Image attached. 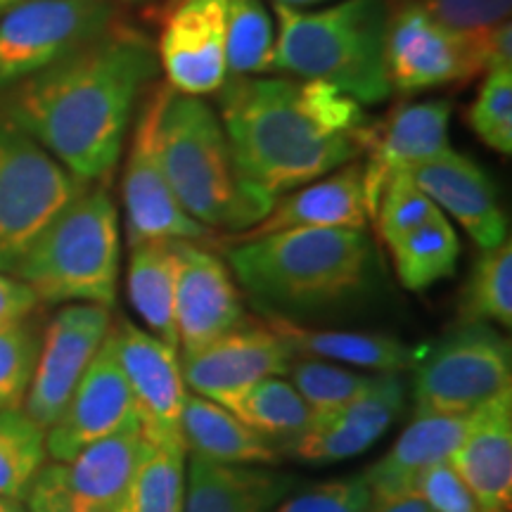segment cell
I'll use <instances>...</instances> for the list:
<instances>
[{
	"instance_id": "cell-1",
	"label": "cell",
	"mask_w": 512,
	"mask_h": 512,
	"mask_svg": "<svg viewBox=\"0 0 512 512\" xmlns=\"http://www.w3.org/2000/svg\"><path fill=\"white\" fill-rule=\"evenodd\" d=\"M159 55L140 31L112 24L74 53L8 88L3 110L69 174L100 183L117 169L128 124Z\"/></svg>"
},
{
	"instance_id": "cell-2",
	"label": "cell",
	"mask_w": 512,
	"mask_h": 512,
	"mask_svg": "<svg viewBox=\"0 0 512 512\" xmlns=\"http://www.w3.org/2000/svg\"><path fill=\"white\" fill-rule=\"evenodd\" d=\"M219 110L240 178L271 200L354 162L377 131L361 102L323 81L228 79Z\"/></svg>"
},
{
	"instance_id": "cell-3",
	"label": "cell",
	"mask_w": 512,
	"mask_h": 512,
	"mask_svg": "<svg viewBox=\"0 0 512 512\" xmlns=\"http://www.w3.org/2000/svg\"><path fill=\"white\" fill-rule=\"evenodd\" d=\"M273 8L278 17L273 72L330 83L361 105L389 98L384 0H342L313 12L283 3Z\"/></svg>"
},
{
	"instance_id": "cell-4",
	"label": "cell",
	"mask_w": 512,
	"mask_h": 512,
	"mask_svg": "<svg viewBox=\"0 0 512 512\" xmlns=\"http://www.w3.org/2000/svg\"><path fill=\"white\" fill-rule=\"evenodd\" d=\"M230 268L247 292L278 309H316L361 290L370 268L366 230L292 228L235 242Z\"/></svg>"
},
{
	"instance_id": "cell-5",
	"label": "cell",
	"mask_w": 512,
	"mask_h": 512,
	"mask_svg": "<svg viewBox=\"0 0 512 512\" xmlns=\"http://www.w3.org/2000/svg\"><path fill=\"white\" fill-rule=\"evenodd\" d=\"M159 152L176 200L209 230L245 233L271 211V197L242 181L221 117L207 102L171 91L159 121Z\"/></svg>"
},
{
	"instance_id": "cell-6",
	"label": "cell",
	"mask_w": 512,
	"mask_h": 512,
	"mask_svg": "<svg viewBox=\"0 0 512 512\" xmlns=\"http://www.w3.org/2000/svg\"><path fill=\"white\" fill-rule=\"evenodd\" d=\"M119 273V211L102 185H88L48 223L12 275L34 290L38 302L112 309Z\"/></svg>"
},
{
	"instance_id": "cell-7",
	"label": "cell",
	"mask_w": 512,
	"mask_h": 512,
	"mask_svg": "<svg viewBox=\"0 0 512 512\" xmlns=\"http://www.w3.org/2000/svg\"><path fill=\"white\" fill-rule=\"evenodd\" d=\"M88 185L0 110V273H15L38 235Z\"/></svg>"
},
{
	"instance_id": "cell-8",
	"label": "cell",
	"mask_w": 512,
	"mask_h": 512,
	"mask_svg": "<svg viewBox=\"0 0 512 512\" xmlns=\"http://www.w3.org/2000/svg\"><path fill=\"white\" fill-rule=\"evenodd\" d=\"M413 368L418 415H465L512 392L510 344L486 323H463Z\"/></svg>"
},
{
	"instance_id": "cell-9",
	"label": "cell",
	"mask_w": 512,
	"mask_h": 512,
	"mask_svg": "<svg viewBox=\"0 0 512 512\" xmlns=\"http://www.w3.org/2000/svg\"><path fill=\"white\" fill-rule=\"evenodd\" d=\"M174 88L155 83L138 102L131 150L124 171V209L128 247L145 242L207 240L211 230L185 214L166 178L159 152V121Z\"/></svg>"
},
{
	"instance_id": "cell-10",
	"label": "cell",
	"mask_w": 512,
	"mask_h": 512,
	"mask_svg": "<svg viewBox=\"0 0 512 512\" xmlns=\"http://www.w3.org/2000/svg\"><path fill=\"white\" fill-rule=\"evenodd\" d=\"M114 24V0H19L0 15V91L60 62Z\"/></svg>"
},
{
	"instance_id": "cell-11",
	"label": "cell",
	"mask_w": 512,
	"mask_h": 512,
	"mask_svg": "<svg viewBox=\"0 0 512 512\" xmlns=\"http://www.w3.org/2000/svg\"><path fill=\"white\" fill-rule=\"evenodd\" d=\"M110 337L124 370L133 411L145 441L166 448H183L181 415L185 387L178 349L152 332L140 330L131 320L112 323Z\"/></svg>"
},
{
	"instance_id": "cell-12",
	"label": "cell",
	"mask_w": 512,
	"mask_h": 512,
	"mask_svg": "<svg viewBox=\"0 0 512 512\" xmlns=\"http://www.w3.org/2000/svg\"><path fill=\"white\" fill-rule=\"evenodd\" d=\"M384 62L389 86L399 93L463 83L484 72L477 50L437 22L418 0L403 3L387 19Z\"/></svg>"
},
{
	"instance_id": "cell-13",
	"label": "cell",
	"mask_w": 512,
	"mask_h": 512,
	"mask_svg": "<svg viewBox=\"0 0 512 512\" xmlns=\"http://www.w3.org/2000/svg\"><path fill=\"white\" fill-rule=\"evenodd\" d=\"M112 328V313L98 304H67L50 320L22 408L48 430L67 406Z\"/></svg>"
},
{
	"instance_id": "cell-14",
	"label": "cell",
	"mask_w": 512,
	"mask_h": 512,
	"mask_svg": "<svg viewBox=\"0 0 512 512\" xmlns=\"http://www.w3.org/2000/svg\"><path fill=\"white\" fill-rule=\"evenodd\" d=\"M292 358V351L264 320H245L200 351L183 354L181 370L190 392L228 408L256 382L285 377Z\"/></svg>"
},
{
	"instance_id": "cell-15",
	"label": "cell",
	"mask_w": 512,
	"mask_h": 512,
	"mask_svg": "<svg viewBox=\"0 0 512 512\" xmlns=\"http://www.w3.org/2000/svg\"><path fill=\"white\" fill-rule=\"evenodd\" d=\"M131 422H136L133 399L107 332L105 342L76 384L60 418L46 430L48 458H53V463H64L86 446L110 437Z\"/></svg>"
},
{
	"instance_id": "cell-16",
	"label": "cell",
	"mask_w": 512,
	"mask_h": 512,
	"mask_svg": "<svg viewBox=\"0 0 512 512\" xmlns=\"http://www.w3.org/2000/svg\"><path fill=\"white\" fill-rule=\"evenodd\" d=\"M176 254V335L183 354H192L228 335L247 316L233 275L219 256L188 240H176Z\"/></svg>"
},
{
	"instance_id": "cell-17",
	"label": "cell",
	"mask_w": 512,
	"mask_h": 512,
	"mask_svg": "<svg viewBox=\"0 0 512 512\" xmlns=\"http://www.w3.org/2000/svg\"><path fill=\"white\" fill-rule=\"evenodd\" d=\"M226 3L188 0L162 19L157 55L174 91L200 98L228 81Z\"/></svg>"
},
{
	"instance_id": "cell-18",
	"label": "cell",
	"mask_w": 512,
	"mask_h": 512,
	"mask_svg": "<svg viewBox=\"0 0 512 512\" xmlns=\"http://www.w3.org/2000/svg\"><path fill=\"white\" fill-rule=\"evenodd\" d=\"M140 441L138 420L110 437L95 441L64 463H46L36 486L81 512H112L136 465Z\"/></svg>"
},
{
	"instance_id": "cell-19",
	"label": "cell",
	"mask_w": 512,
	"mask_h": 512,
	"mask_svg": "<svg viewBox=\"0 0 512 512\" xmlns=\"http://www.w3.org/2000/svg\"><path fill=\"white\" fill-rule=\"evenodd\" d=\"M408 176L444 214H451L482 249L498 247L508 240V223L498 204L494 183L475 159L458 155L448 147L439 157L408 171Z\"/></svg>"
},
{
	"instance_id": "cell-20",
	"label": "cell",
	"mask_w": 512,
	"mask_h": 512,
	"mask_svg": "<svg viewBox=\"0 0 512 512\" xmlns=\"http://www.w3.org/2000/svg\"><path fill=\"white\" fill-rule=\"evenodd\" d=\"M448 119L451 102L425 100L401 105L387 126L377 128L370 159L363 166L368 216L373 219L384 185L396 174H408L415 166L430 162L448 150Z\"/></svg>"
},
{
	"instance_id": "cell-21",
	"label": "cell",
	"mask_w": 512,
	"mask_h": 512,
	"mask_svg": "<svg viewBox=\"0 0 512 512\" xmlns=\"http://www.w3.org/2000/svg\"><path fill=\"white\" fill-rule=\"evenodd\" d=\"M482 512L512 508V392L479 406L465 437L448 456Z\"/></svg>"
},
{
	"instance_id": "cell-22",
	"label": "cell",
	"mask_w": 512,
	"mask_h": 512,
	"mask_svg": "<svg viewBox=\"0 0 512 512\" xmlns=\"http://www.w3.org/2000/svg\"><path fill=\"white\" fill-rule=\"evenodd\" d=\"M368 204L363 185V166L349 162L304 188L287 192L283 200H275L266 219H261L245 233L235 235V242L259 238L292 228H344L366 230Z\"/></svg>"
},
{
	"instance_id": "cell-23",
	"label": "cell",
	"mask_w": 512,
	"mask_h": 512,
	"mask_svg": "<svg viewBox=\"0 0 512 512\" xmlns=\"http://www.w3.org/2000/svg\"><path fill=\"white\" fill-rule=\"evenodd\" d=\"M475 413V411H472ZM472 413L465 415H418L401 437L394 441L387 456L366 470L373 501H389L413 494L415 479L434 463H444L463 441Z\"/></svg>"
},
{
	"instance_id": "cell-24",
	"label": "cell",
	"mask_w": 512,
	"mask_h": 512,
	"mask_svg": "<svg viewBox=\"0 0 512 512\" xmlns=\"http://www.w3.org/2000/svg\"><path fill=\"white\" fill-rule=\"evenodd\" d=\"M264 323L285 342L294 358L344 363L373 373H401L420 361L425 347H408L401 339L380 332L320 330L271 313Z\"/></svg>"
},
{
	"instance_id": "cell-25",
	"label": "cell",
	"mask_w": 512,
	"mask_h": 512,
	"mask_svg": "<svg viewBox=\"0 0 512 512\" xmlns=\"http://www.w3.org/2000/svg\"><path fill=\"white\" fill-rule=\"evenodd\" d=\"M294 479L264 465H223L190 458L183 512H273Z\"/></svg>"
},
{
	"instance_id": "cell-26",
	"label": "cell",
	"mask_w": 512,
	"mask_h": 512,
	"mask_svg": "<svg viewBox=\"0 0 512 512\" xmlns=\"http://www.w3.org/2000/svg\"><path fill=\"white\" fill-rule=\"evenodd\" d=\"M185 453L223 465H273L278 448L221 403L188 392L181 415Z\"/></svg>"
},
{
	"instance_id": "cell-27",
	"label": "cell",
	"mask_w": 512,
	"mask_h": 512,
	"mask_svg": "<svg viewBox=\"0 0 512 512\" xmlns=\"http://www.w3.org/2000/svg\"><path fill=\"white\" fill-rule=\"evenodd\" d=\"M176 280V240L145 242V245L131 247V264H128L126 275L128 299L152 335L171 344L174 349H178L174 316Z\"/></svg>"
},
{
	"instance_id": "cell-28",
	"label": "cell",
	"mask_w": 512,
	"mask_h": 512,
	"mask_svg": "<svg viewBox=\"0 0 512 512\" xmlns=\"http://www.w3.org/2000/svg\"><path fill=\"white\" fill-rule=\"evenodd\" d=\"M185 451L140 441L136 465L112 512H183Z\"/></svg>"
},
{
	"instance_id": "cell-29",
	"label": "cell",
	"mask_w": 512,
	"mask_h": 512,
	"mask_svg": "<svg viewBox=\"0 0 512 512\" xmlns=\"http://www.w3.org/2000/svg\"><path fill=\"white\" fill-rule=\"evenodd\" d=\"M387 247L401 285L411 292H422L439 280L451 278L458 268L460 240L446 216Z\"/></svg>"
},
{
	"instance_id": "cell-30",
	"label": "cell",
	"mask_w": 512,
	"mask_h": 512,
	"mask_svg": "<svg viewBox=\"0 0 512 512\" xmlns=\"http://www.w3.org/2000/svg\"><path fill=\"white\" fill-rule=\"evenodd\" d=\"M247 427L261 437L275 441H294L309 430L313 415L302 394L285 377H266L228 406Z\"/></svg>"
},
{
	"instance_id": "cell-31",
	"label": "cell",
	"mask_w": 512,
	"mask_h": 512,
	"mask_svg": "<svg viewBox=\"0 0 512 512\" xmlns=\"http://www.w3.org/2000/svg\"><path fill=\"white\" fill-rule=\"evenodd\" d=\"M46 460V430L22 406H0V496L24 501Z\"/></svg>"
},
{
	"instance_id": "cell-32",
	"label": "cell",
	"mask_w": 512,
	"mask_h": 512,
	"mask_svg": "<svg viewBox=\"0 0 512 512\" xmlns=\"http://www.w3.org/2000/svg\"><path fill=\"white\" fill-rule=\"evenodd\" d=\"M275 31L264 0L226 3V69L228 79L273 72Z\"/></svg>"
},
{
	"instance_id": "cell-33",
	"label": "cell",
	"mask_w": 512,
	"mask_h": 512,
	"mask_svg": "<svg viewBox=\"0 0 512 512\" xmlns=\"http://www.w3.org/2000/svg\"><path fill=\"white\" fill-rule=\"evenodd\" d=\"M472 268L460 302L463 323L512 325V245L510 238L498 247L482 249Z\"/></svg>"
},
{
	"instance_id": "cell-34",
	"label": "cell",
	"mask_w": 512,
	"mask_h": 512,
	"mask_svg": "<svg viewBox=\"0 0 512 512\" xmlns=\"http://www.w3.org/2000/svg\"><path fill=\"white\" fill-rule=\"evenodd\" d=\"M287 375L311 408V415H325L347 406L373 382V375L339 368L316 358H292Z\"/></svg>"
},
{
	"instance_id": "cell-35",
	"label": "cell",
	"mask_w": 512,
	"mask_h": 512,
	"mask_svg": "<svg viewBox=\"0 0 512 512\" xmlns=\"http://www.w3.org/2000/svg\"><path fill=\"white\" fill-rule=\"evenodd\" d=\"M380 439L368 427L356 422L335 418V415H320L313 418L309 430L290 441L292 458L306 465H335L342 460L361 456L375 441Z\"/></svg>"
},
{
	"instance_id": "cell-36",
	"label": "cell",
	"mask_w": 512,
	"mask_h": 512,
	"mask_svg": "<svg viewBox=\"0 0 512 512\" xmlns=\"http://www.w3.org/2000/svg\"><path fill=\"white\" fill-rule=\"evenodd\" d=\"M437 22L465 38L489 67L491 38L510 22L512 0H418Z\"/></svg>"
},
{
	"instance_id": "cell-37",
	"label": "cell",
	"mask_w": 512,
	"mask_h": 512,
	"mask_svg": "<svg viewBox=\"0 0 512 512\" xmlns=\"http://www.w3.org/2000/svg\"><path fill=\"white\" fill-rule=\"evenodd\" d=\"M467 124L477 138L498 155L512 152V64H494L486 69V79L477 100L467 112Z\"/></svg>"
},
{
	"instance_id": "cell-38",
	"label": "cell",
	"mask_w": 512,
	"mask_h": 512,
	"mask_svg": "<svg viewBox=\"0 0 512 512\" xmlns=\"http://www.w3.org/2000/svg\"><path fill=\"white\" fill-rule=\"evenodd\" d=\"M441 216H446L444 211L415 185L411 176L396 174L384 185L373 219L384 245H392Z\"/></svg>"
},
{
	"instance_id": "cell-39",
	"label": "cell",
	"mask_w": 512,
	"mask_h": 512,
	"mask_svg": "<svg viewBox=\"0 0 512 512\" xmlns=\"http://www.w3.org/2000/svg\"><path fill=\"white\" fill-rule=\"evenodd\" d=\"M403 408H406V384L399 373H377L354 401L325 415L356 422L382 437L403 413ZM313 418H320V415H313Z\"/></svg>"
},
{
	"instance_id": "cell-40",
	"label": "cell",
	"mask_w": 512,
	"mask_h": 512,
	"mask_svg": "<svg viewBox=\"0 0 512 512\" xmlns=\"http://www.w3.org/2000/svg\"><path fill=\"white\" fill-rule=\"evenodd\" d=\"M41 339L29 323L0 328V406H22Z\"/></svg>"
},
{
	"instance_id": "cell-41",
	"label": "cell",
	"mask_w": 512,
	"mask_h": 512,
	"mask_svg": "<svg viewBox=\"0 0 512 512\" xmlns=\"http://www.w3.org/2000/svg\"><path fill=\"white\" fill-rule=\"evenodd\" d=\"M373 494L366 477H344L292 491L273 512H368Z\"/></svg>"
},
{
	"instance_id": "cell-42",
	"label": "cell",
	"mask_w": 512,
	"mask_h": 512,
	"mask_svg": "<svg viewBox=\"0 0 512 512\" xmlns=\"http://www.w3.org/2000/svg\"><path fill=\"white\" fill-rule=\"evenodd\" d=\"M413 494L425 501L432 512H482L458 472L444 463H434L415 479Z\"/></svg>"
},
{
	"instance_id": "cell-43",
	"label": "cell",
	"mask_w": 512,
	"mask_h": 512,
	"mask_svg": "<svg viewBox=\"0 0 512 512\" xmlns=\"http://www.w3.org/2000/svg\"><path fill=\"white\" fill-rule=\"evenodd\" d=\"M38 304L41 302L27 283L10 273H0V328L27 323Z\"/></svg>"
},
{
	"instance_id": "cell-44",
	"label": "cell",
	"mask_w": 512,
	"mask_h": 512,
	"mask_svg": "<svg viewBox=\"0 0 512 512\" xmlns=\"http://www.w3.org/2000/svg\"><path fill=\"white\" fill-rule=\"evenodd\" d=\"M24 508H27V512H81V510L69 508L67 503H62L60 498L36 484H31L29 494L24 498Z\"/></svg>"
},
{
	"instance_id": "cell-45",
	"label": "cell",
	"mask_w": 512,
	"mask_h": 512,
	"mask_svg": "<svg viewBox=\"0 0 512 512\" xmlns=\"http://www.w3.org/2000/svg\"><path fill=\"white\" fill-rule=\"evenodd\" d=\"M368 512H432L420 496L408 494L401 498H389V501H373Z\"/></svg>"
},
{
	"instance_id": "cell-46",
	"label": "cell",
	"mask_w": 512,
	"mask_h": 512,
	"mask_svg": "<svg viewBox=\"0 0 512 512\" xmlns=\"http://www.w3.org/2000/svg\"><path fill=\"white\" fill-rule=\"evenodd\" d=\"M183 3H188V0H164V3H159V8H157L159 19H166V17L171 15V12L181 8Z\"/></svg>"
},
{
	"instance_id": "cell-47",
	"label": "cell",
	"mask_w": 512,
	"mask_h": 512,
	"mask_svg": "<svg viewBox=\"0 0 512 512\" xmlns=\"http://www.w3.org/2000/svg\"><path fill=\"white\" fill-rule=\"evenodd\" d=\"M0 512H27V508H24V501L0 496Z\"/></svg>"
},
{
	"instance_id": "cell-48",
	"label": "cell",
	"mask_w": 512,
	"mask_h": 512,
	"mask_svg": "<svg viewBox=\"0 0 512 512\" xmlns=\"http://www.w3.org/2000/svg\"><path fill=\"white\" fill-rule=\"evenodd\" d=\"M273 3H283V5H290V8H302V5H311V3H323V0H273Z\"/></svg>"
},
{
	"instance_id": "cell-49",
	"label": "cell",
	"mask_w": 512,
	"mask_h": 512,
	"mask_svg": "<svg viewBox=\"0 0 512 512\" xmlns=\"http://www.w3.org/2000/svg\"><path fill=\"white\" fill-rule=\"evenodd\" d=\"M15 3H19V0H0V15H3L5 10H10Z\"/></svg>"
},
{
	"instance_id": "cell-50",
	"label": "cell",
	"mask_w": 512,
	"mask_h": 512,
	"mask_svg": "<svg viewBox=\"0 0 512 512\" xmlns=\"http://www.w3.org/2000/svg\"><path fill=\"white\" fill-rule=\"evenodd\" d=\"M124 3H147V0H124Z\"/></svg>"
}]
</instances>
